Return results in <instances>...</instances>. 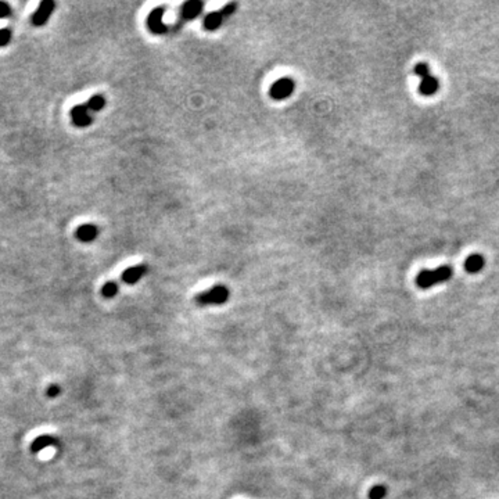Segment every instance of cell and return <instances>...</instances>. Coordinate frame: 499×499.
Listing matches in <instances>:
<instances>
[{"mask_svg": "<svg viewBox=\"0 0 499 499\" xmlns=\"http://www.w3.org/2000/svg\"><path fill=\"white\" fill-rule=\"evenodd\" d=\"M452 268L449 265H441L434 271H422L416 277V284L420 288H430V287L445 283L452 277Z\"/></svg>", "mask_w": 499, "mask_h": 499, "instance_id": "6da1fadb", "label": "cell"}, {"mask_svg": "<svg viewBox=\"0 0 499 499\" xmlns=\"http://www.w3.org/2000/svg\"><path fill=\"white\" fill-rule=\"evenodd\" d=\"M230 292L226 286L217 284L205 292L196 296V303L198 305H222L229 300Z\"/></svg>", "mask_w": 499, "mask_h": 499, "instance_id": "7a4b0ae2", "label": "cell"}, {"mask_svg": "<svg viewBox=\"0 0 499 499\" xmlns=\"http://www.w3.org/2000/svg\"><path fill=\"white\" fill-rule=\"evenodd\" d=\"M236 9H237V3H229L223 9H219V10L214 11V13H210L204 18L202 27H204V29H207V31H217L218 28L222 27V24L225 22L226 18L233 16L234 13H236Z\"/></svg>", "mask_w": 499, "mask_h": 499, "instance_id": "3957f363", "label": "cell"}, {"mask_svg": "<svg viewBox=\"0 0 499 499\" xmlns=\"http://www.w3.org/2000/svg\"><path fill=\"white\" fill-rule=\"evenodd\" d=\"M294 89H296V82L290 76H283L271 86L269 96L273 100H284L294 93Z\"/></svg>", "mask_w": 499, "mask_h": 499, "instance_id": "277c9868", "label": "cell"}, {"mask_svg": "<svg viewBox=\"0 0 499 499\" xmlns=\"http://www.w3.org/2000/svg\"><path fill=\"white\" fill-rule=\"evenodd\" d=\"M165 9L164 7H157L151 11L147 17V27L154 35H164L168 32V27L162 22Z\"/></svg>", "mask_w": 499, "mask_h": 499, "instance_id": "5b68a950", "label": "cell"}, {"mask_svg": "<svg viewBox=\"0 0 499 499\" xmlns=\"http://www.w3.org/2000/svg\"><path fill=\"white\" fill-rule=\"evenodd\" d=\"M202 10H204V3L200 2V0H190V2H186L185 5L182 6L179 22H181V24H185V22L191 21V20H196L197 17L201 16Z\"/></svg>", "mask_w": 499, "mask_h": 499, "instance_id": "8992f818", "label": "cell"}, {"mask_svg": "<svg viewBox=\"0 0 499 499\" xmlns=\"http://www.w3.org/2000/svg\"><path fill=\"white\" fill-rule=\"evenodd\" d=\"M54 2L52 0H45L40 3V6L37 7V10L35 11V14L32 16V24L35 27H43L46 22L49 21V18L52 17L54 11Z\"/></svg>", "mask_w": 499, "mask_h": 499, "instance_id": "52a82bcc", "label": "cell"}, {"mask_svg": "<svg viewBox=\"0 0 499 499\" xmlns=\"http://www.w3.org/2000/svg\"><path fill=\"white\" fill-rule=\"evenodd\" d=\"M71 117H72V122L75 127L85 128L89 127L93 121V118L91 115V111L88 110V107L84 104H78V106L72 107L71 110Z\"/></svg>", "mask_w": 499, "mask_h": 499, "instance_id": "ba28073f", "label": "cell"}, {"mask_svg": "<svg viewBox=\"0 0 499 499\" xmlns=\"http://www.w3.org/2000/svg\"><path fill=\"white\" fill-rule=\"evenodd\" d=\"M147 273V265H136V266H131V268H128V269H125V271L122 272V276H121V279H122L127 284H135V283H138L142 277L144 276Z\"/></svg>", "mask_w": 499, "mask_h": 499, "instance_id": "9c48e42d", "label": "cell"}, {"mask_svg": "<svg viewBox=\"0 0 499 499\" xmlns=\"http://www.w3.org/2000/svg\"><path fill=\"white\" fill-rule=\"evenodd\" d=\"M59 445V440L56 437L50 436V434H43V436L36 437L35 440L32 441L31 444V451L33 453H39L43 449L46 448H50V446H56Z\"/></svg>", "mask_w": 499, "mask_h": 499, "instance_id": "30bf717a", "label": "cell"}, {"mask_svg": "<svg viewBox=\"0 0 499 499\" xmlns=\"http://www.w3.org/2000/svg\"><path fill=\"white\" fill-rule=\"evenodd\" d=\"M97 234H99V229L96 228L95 225H91V223L89 225H82L75 232L76 239L84 241V243H91V241H93L97 237Z\"/></svg>", "mask_w": 499, "mask_h": 499, "instance_id": "8fae6325", "label": "cell"}, {"mask_svg": "<svg viewBox=\"0 0 499 499\" xmlns=\"http://www.w3.org/2000/svg\"><path fill=\"white\" fill-rule=\"evenodd\" d=\"M440 88V82L437 79L436 76L433 75H429L426 76L423 79H420V85H419V92L423 96H433L436 95L437 91Z\"/></svg>", "mask_w": 499, "mask_h": 499, "instance_id": "7c38bea8", "label": "cell"}, {"mask_svg": "<svg viewBox=\"0 0 499 499\" xmlns=\"http://www.w3.org/2000/svg\"><path fill=\"white\" fill-rule=\"evenodd\" d=\"M484 265H485V260L481 254H472L468 257V260L465 261V269L469 273H478L483 271Z\"/></svg>", "mask_w": 499, "mask_h": 499, "instance_id": "4fadbf2b", "label": "cell"}, {"mask_svg": "<svg viewBox=\"0 0 499 499\" xmlns=\"http://www.w3.org/2000/svg\"><path fill=\"white\" fill-rule=\"evenodd\" d=\"M86 107H88L89 111H100V110H103V108L106 107V99H104V96L101 95L92 96L91 99L88 100V103H86Z\"/></svg>", "mask_w": 499, "mask_h": 499, "instance_id": "5bb4252c", "label": "cell"}, {"mask_svg": "<svg viewBox=\"0 0 499 499\" xmlns=\"http://www.w3.org/2000/svg\"><path fill=\"white\" fill-rule=\"evenodd\" d=\"M118 290H119V287L115 281H107L106 284L101 287V296L106 298H112L117 296Z\"/></svg>", "mask_w": 499, "mask_h": 499, "instance_id": "9a60e30c", "label": "cell"}, {"mask_svg": "<svg viewBox=\"0 0 499 499\" xmlns=\"http://www.w3.org/2000/svg\"><path fill=\"white\" fill-rule=\"evenodd\" d=\"M387 495V488L386 485H375L369 491V498L370 499H384Z\"/></svg>", "mask_w": 499, "mask_h": 499, "instance_id": "2e32d148", "label": "cell"}, {"mask_svg": "<svg viewBox=\"0 0 499 499\" xmlns=\"http://www.w3.org/2000/svg\"><path fill=\"white\" fill-rule=\"evenodd\" d=\"M414 74L418 75L420 79H423L426 76H429V75H430V67H429V64L426 63L416 64V65H414Z\"/></svg>", "mask_w": 499, "mask_h": 499, "instance_id": "e0dca14e", "label": "cell"}, {"mask_svg": "<svg viewBox=\"0 0 499 499\" xmlns=\"http://www.w3.org/2000/svg\"><path fill=\"white\" fill-rule=\"evenodd\" d=\"M11 40V32L10 29H0V48H5L7 46Z\"/></svg>", "mask_w": 499, "mask_h": 499, "instance_id": "ac0fdd59", "label": "cell"}, {"mask_svg": "<svg viewBox=\"0 0 499 499\" xmlns=\"http://www.w3.org/2000/svg\"><path fill=\"white\" fill-rule=\"evenodd\" d=\"M60 394H61V387L59 384H50L48 390H46V395L49 398H56V397H59Z\"/></svg>", "mask_w": 499, "mask_h": 499, "instance_id": "d6986e66", "label": "cell"}, {"mask_svg": "<svg viewBox=\"0 0 499 499\" xmlns=\"http://www.w3.org/2000/svg\"><path fill=\"white\" fill-rule=\"evenodd\" d=\"M11 14V9L10 6L5 3V2H0V20L2 18H7V17Z\"/></svg>", "mask_w": 499, "mask_h": 499, "instance_id": "ffe728a7", "label": "cell"}]
</instances>
